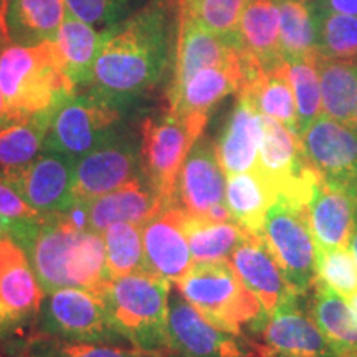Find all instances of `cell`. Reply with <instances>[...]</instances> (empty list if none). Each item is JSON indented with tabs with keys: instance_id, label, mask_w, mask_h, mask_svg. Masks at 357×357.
<instances>
[{
	"instance_id": "45",
	"label": "cell",
	"mask_w": 357,
	"mask_h": 357,
	"mask_svg": "<svg viewBox=\"0 0 357 357\" xmlns=\"http://www.w3.org/2000/svg\"><path fill=\"white\" fill-rule=\"evenodd\" d=\"M10 123H13V119L10 118V114H8L6 100H3L2 91H0V128L7 126V124H10Z\"/></svg>"
},
{
	"instance_id": "3",
	"label": "cell",
	"mask_w": 357,
	"mask_h": 357,
	"mask_svg": "<svg viewBox=\"0 0 357 357\" xmlns=\"http://www.w3.org/2000/svg\"><path fill=\"white\" fill-rule=\"evenodd\" d=\"M0 91L13 121L47 114L77 91L58 65L52 42L0 48Z\"/></svg>"
},
{
	"instance_id": "35",
	"label": "cell",
	"mask_w": 357,
	"mask_h": 357,
	"mask_svg": "<svg viewBox=\"0 0 357 357\" xmlns=\"http://www.w3.org/2000/svg\"><path fill=\"white\" fill-rule=\"evenodd\" d=\"M283 60L316 56V25L307 0H276Z\"/></svg>"
},
{
	"instance_id": "49",
	"label": "cell",
	"mask_w": 357,
	"mask_h": 357,
	"mask_svg": "<svg viewBox=\"0 0 357 357\" xmlns=\"http://www.w3.org/2000/svg\"><path fill=\"white\" fill-rule=\"evenodd\" d=\"M255 357H301V356H293V354H281V352H258Z\"/></svg>"
},
{
	"instance_id": "28",
	"label": "cell",
	"mask_w": 357,
	"mask_h": 357,
	"mask_svg": "<svg viewBox=\"0 0 357 357\" xmlns=\"http://www.w3.org/2000/svg\"><path fill=\"white\" fill-rule=\"evenodd\" d=\"M238 37L243 52L263 68H273L284 61L276 0H248L240 19Z\"/></svg>"
},
{
	"instance_id": "10",
	"label": "cell",
	"mask_w": 357,
	"mask_h": 357,
	"mask_svg": "<svg viewBox=\"0 0 357 357\" xmlns=\"http://www.w3.org/2000/svg\"><path fill=\"white\" fill-rule=\"evenodd\" d=\"M306 294L293 293L271 312H265L250 326L248 339L261 352H281L301 357H344L324 336L312 319L310 306L303 305Z\"/></svg>"
},
{
	"instance_id": "50",
	"label": "cell",
	"mask_w": 357,
	"mask_h": 357,
	"mask_svg": "<svg viewBox=\"0 0 357 357\" xmlns=\"http://www.w3.org/2000/svg\"><path fill=\"white\" fill-rule=\"evenodd\" d=\"M8 40H7V33H6V29H3V22H2V17H0V48L3 47V45H7Z\"/></svg>"
},
{
	"instance_id": "5",
	"label": "cell",
	"mask_w": 357,
	"mask_h": 357,
	"mask_svg": "<svg viewBox=\"0 0 357 357\" xmlns=\"http://www.w3.org/2000/svg\"><path fill=\"white\" fill-rule=\"evenodd\" d=\"M195 311L222 331L245 336L265 314L261 303L235 273L230 260L199 261L176 283Z\"/></svg>"
},
{
	"instance_id": "14",
	"label": "cell",
	"mask_w": 357,
	"mask_h": 357,
	"mask_svg": "<svg viewBox=\"0 0 357 357\" xmlns=\"http://www.w3.org/2000/svg\"><path fill=\"white\" fill-rule=\"evenodd\" d=\"M227 174L215 144L200 136L182 164L177 181V207L189 215L217 222L234 220L225 204Z\"/></svg>"
},
{
	"instance_id": "25",
	"label": "cell",
	"mask_w": 357,
	"mask_h": 357,
	"mask_svg": "<svg viewBox=\"0 0 357 357\" xmlns=\"http://www.w3.org/2000/svg\"><path fill=\"white\" fill-rule=\"evenodd\" d=\"M236 96L247 100L261 116L275 119L298 134V111L287 61L247 75Z\"/></svg>"
},
{
	"instance_id": "24",
	"label": "cell",
	"mask_w": 357,
	"mask_h": 357,
	"mask_svg": "<svg viewBox=\"0 0 357 357\" xmlns=\"http://www.w3.org/2000/svg\"><path fill=\"white\" fill-rule=\"evenodd\" d=\"M243 82V58L236 63L208 66L187 79L178 91L167 95L169 111L174 114H208L227 96L238 95Z\"/></svg>"
},
{
	"instance_id": "32",
	"label": "cell",
	"mask_w": 357,
	"mask_h": 357,
	"mask_svg": "<svg viewBox=\"0 0 357 357\" xmlns=\"http://www.w3.org/2000/svg\"><path fill=\"white\" fill-rule=\"evenodd\" d=\"M319 71L323 114L341 123H354L357 106V58L329 60L316 58Z\"/></svg>"
},
{
	"instance_id": "11",
	"label": "cell",
	"mask_w": 357,
	"mask_h": 357,
	"mask_svg": "<svg viewBox=\"0 0 357 357\" xmlns=\"http://www.w3.org/2000/svg\"><path fill=\"white\" fill-rule=\"evenodd\" d=\"M263 118V137L257 171L273 187L278 199L306 207L321 176L307 162L298 134L275 119Z\"/></svg>"
},
{
	"instance_id": "1",
	"label": "cell",
	"mask_w": 357,
	"mask_h": 357,
	"mask_svg": "<svg viewBox=\"0 0 357 357\" xmlns=\"http://www.w3.org/2000/svg\"><path fill=\"white\" fill-rule=\"evenodd\" d=\"M178 8L174 0H153L121 24L102 30L100 55L86 88L123 109L162 79L176 53Z\"/></svg>"
},
{
	"instance_id": "22",
	"label": "cell",
	"mask_w": 357,
	"mask_h": 357,
	"mask_svg": "<svg viewBox=\"0 0 357 357\" xmlns=\"http://www.w3.org/2000/svg\"><path fill=\"white\" fill-rule=\"evenodd\" d=\"M43 298L25 248L12 236L0 238V306L17 323L40 311Z\"/></svg>"
},
{
	"instance_id": "38",
	"label": "cell",
	"mask_w": 357,
	"mask_h": 357,
	"mask_svg": "<svg viewBox=\"0 0 357 357\" xmlns=\"http://www.w3.org/2000/svg\"><path fill=\"white\" fill-rule=\"evenodd\" d=\"M316 56L287 60L289 82H291L298 111V136L311 126L316 118L323 114V98H321L319 71Z\"/></svg>"
},
{
	"instance_id": "15",
	"label": "cell",
	"mask_w": 357,
	"mask_h": 357,
	"mask_svg": "<svg viewBox=\"0 0 357 357\" xmlns=\"http://www.w3.org/2000/svg\"><path fill=\"white\" fill-rule=\"evenodd\" d=\"M307 162L328 184L357 199V128L321 114L303 132Z\"/></svg>"
},
{
	"instance_id": "6",
	"label": "cell",
	"mask_w": 357,
	"mask_h": 357,
	"mask_svg": "<svg viewBox=\"0 0 357 357\" xmlns=\"http://www.w3.org/2000/svg\"><path fill=\"white\" fill-rule=\"evenodd\" d=\"M208 114H174L147 118L141 128L142 174L166 207L177 205V181L192 146L204 136Z\"/></svg>"
},
{
	"instance_id": "26",
	"label": "cell",
	"mask_w": 357,
	"mask_h": 357,
	"mask_svg": "<svg viewBox=\"0 0 357 357\" xmlns=\"http://www.w3.org/2000/svg\"><path fill=\"white\" fill-rule=\"evenodd\" d=\"M68 13L66 0H10L3 13L8 43L37 47L52 42Z\"/></svg>"
},
{
	"instance_id": "40",
	"label": "cell",
	"mask_w": 357,
	"mask_h": 357,
	"mask_svg": "<svg viewBox=\"0 0 357 357\" xmlns=\"http://www.w3.org/2000/svg\"><path fill=\"white\" fill-rule=\"evenodd\" d=\"M153 0H66L68 12L98 30H106L121 24Z\"/></svg>"
},
{
	"instance_id": "20",
	"label": "cell",
	"mask_w": 357,
	"mask_h": 357,
	"mask_svg": "<svg viewBox=\"0 0 357 357\" xmlns=\"http://www.w3.org/2000/svg\"><path fill=\"white\" fill-rule=\"evenodd\" d=\"M79 205L84 212V227L96 234H102L109 225L118 222L144 225L159 212L167 208L149 184H142L141 177Z\"/></svg>"
},
{
	"instance_id": "46",
	"label": "cell",
	"mask_w": 357,
	"mask_h": 357,
	"mask_svg": "<svg viewBox=\"0 0 357 357\" xmlns=\"http://www.w3.org/2000/svg\"><path fill=\"white\" fill-rule=\"evenodd\" d=\"M347 248H349L351 255L354 257V260L357 263V223H356L354 231H352V235H351V238H349V245H347Z\"/></svg>"
},
{
	"instance_id": "29",
	"label": "cell",
	"mask_w": 357,
	"mask_h": 357,
	"mask_svg": "<svg viewBox=\"0 0 357 357\" xmlns=\"http://www.w3.org/2000/svg\"><path fill=\"white\" fill-rule=\"evenodd\" d=\"M276 200L278 194L258 171L227 176L225 204L231 218L250 234L261 235L268 208Z\"/></svg>"
},
{
	"instance_id": "7",
	"label": "cell",
	"mask_w": 357,
	"mask_h": 357,
	"mask_svg": "<svg viewBox=\"0 0 357 357\" xmlns=\"http://www.w3.org/2000/svg\"><path fill=\"white\" fill-rule=\"evenodd\" d=\"M260 236L289 287L298 294L310 293L318 275L316 242L307 222L306 207L278 199L268 208Z\"/></svg>"
},
{
	"instance_id": "43",
	"label": "cell",
	"mask_w": 357,
	"mask_h": 357,
	"mask_svg": "<svg viewBox=\"0 0 357 357\" xmlns=\"http://www.w3.org/2000/svg\"><path fill=\"white\" fill-rule=\"evenodd\" d=\"M314 10L357 17V0H307Z\"/></svg>"
},
{
	"instance_id": "36",
	"label": "cell",
	"mask_w": 357,
	"mask_h": 357,
	"mask_svg": "<svg viewBox=\"0 0 357 357\" xmlns=\"http://www.w3.org/2000/svg\"><path fill=\"white\" fill-rule=\"evenodd\" d=\"M106 247V268L111 280L147 271L142 225L132 222H118L102 231Z\"/></svg>"
},
{
	"instance_id": "41",
	"label": "cell",
	"mask_w": 357,
	"mask_h": 357,
	"mask_svg": "<svg viewBox=\"0 0 357 357\" xmlns=\"http://www.w3.org/2000/svg\"><path fill=\"white\" fill-rule=\"evenodd\" d=\"M316 275L321 283L341 296L349 298L357 293V263L349 248L316 247Z\"/></svg>"
},
{
	"instance_id": "13",
	"label": "cell",
	"mask_w": 357,
	"mask_h": 357,
	"mask_svg": "<svg viewBox=\"0 0 357 357\" xmlns=\"http://www.w3.org/2000/svg\"><path fill=\"white\" fill-rule=\"evenodd\" d=\"M141 146L118 129L75 166V199L84 204L139 177Z\"/></svg>"
},
{
	"instance_id": "17",
	"label": "cell",
	"mask_w": 357,
	"mask_h": 357,
	"mask_svg": "<svg viewBox=\"0 0 357 357\" xmlns=\"http://www.w3.org/2000/svg\"><path fill=\"white\" fill-rule=\"evenodd\" d=\"M242 58L243 47L238 38L213 33L194 20L178 15L174 75L167 95L178 91L200 70L236 63Z\"/></svg>"
},
{
	"instance_id": "42",
	"label": "cell",
	"mask_w": 357,
	"mask_h": 357,
	"mask_svg": "<svg viewBox=\"0 0 357 357\" xmlns=\"http://www.w3.org/2000/svg\"><path fill=\"white\" fill-rule=\"evenodd\" d=\"M0 215L15 223L35 222L45 217L30 207L20 190L3 172L0 174Z\"/></svg>"
},
{
	"instance_id": "48",
	"label": "cell",
	"mask_w": 357,
	"mask_h": 357,
	"mask_svg": "<svg viewBox=\"0 0 357 357\" xmlns=\"http://www.w3.org/2000/svg\"><path fill=\"white\" fill-rule=\"evenodd\" d=\"M346 300H347V303H349V307H351L352 314H354V318L357 321V293H354L349 298H346Z\"/></svg>"
},
{
	"instance_id": "55",
	"label": "cell",
	"mask_w": 357,
	"mask_h": 357,
	"mask_svg": "<svg viewBox=\"0 0 357 357\" xmlns=\"http://www.w3.org/2000/svg\"><path fill=\"white\" fill-rule=\"evenodd\" d=\"M0 357H2V356H0Z\"/></svg>"
},
{
	"instance_id": "2",
	"label": "cell",
	"mask_w": 357,
	"mask_h": 357,
	"mask_svg": "<svg viewBox=\"0 0 357 357\" xmlns=\"http://www.w3.org/2000/svg\"><path fill=\"white\" fill-rule=\"evenodd\" d=\"M45 293L75 287L102 298L111 276L101 234L91 231L66 213L45 215L22 243Z\"/></svg>"
},
{
	"instance_id": "33",
	"label": "cell",
	"mask_w": 357,
	"mask_h": 357,
	"mask_svg": "<svg viewBox=\"0 0 357 357\" xmlns=\"http://www.w3.org/2000/svg\"><path fill=\"white\" fill-rule=\"evenodd\" d=\"M50 114H37L0 128V169L19 171L33 162L45 149Z\"/></svg>"
},
{
	"instance_id": "23",
	"label": "cell",
	"mask_w": 357,
	"mask_h": 357,
	"mask_svg": "<svg viewBox=\"0 0 357 357\" xmlns=\"http://www.w3.org/2000/svg\"><path fill=\"white\" fill-rule=\"evenodd\" d=\"M261 137V114L247 100L238 96L215 142L217 158L227 176L257 171Z\"/></svg>"
},
{
	"instance_id": "18",
	"label": "cell",
	"mask_w": 357,
	"mask_h": 357,
	"mask_svg": "<svg viewBox=\"0 0 357 357\" xmlns=\"http://www.w3.org/2000/svg\"><path fill=\"white\" fill-rule=\"evenodd\" d=\"M184 218L185 212L172 205L142 225L147 271L174 284L194 266V257L184 230Z\"/></svg>"
},
{
	"instance_id": "16",
	"label": "cell",
	"mask_w": 357,
	"mask_h": 357,
	"mask_svg": "<svg viewBox=\"0 0 357 357\" xmlns=\"http://www.w3.org/2000/svg\"><path fill=\"white\" fill-rule=\"evenodd\" d=\"M75 166L70 158L43 149L33 162L19 171L3 172L40 215L66 213L77 205Z\"/></svg>"
},
{
	"instance_id": "21",
	"label": "cell",
	"mask_w": 357,
	"mask_h": 357,
	"mask_svg": "<svg viewBox=\"0 0 357 357\" xmlns=\"http://www.w3.org/2000/svg\"><path fill=\"white\" fill-rule=\"evenodd\" d=\"M229 260L240 281L255 294L265 312H271L284 298L296 293L288 284L261 236H248L235 248Z\"/></svg>"
},
{
	"instance_id": "54",
	"label": "cell",
	"mask_w": 357,
	"mask_h": 357,
	"mask_svg": "<svg viewBox=\"0 0 357 357\" xmlns=\"http://www.w3.org/2000/svg\"><path fill=\"white\" fill-rule=\"evenodd\" d=\"M169 357H176V356H172V354H169Z\"/></svg>"
},
{
	"instance_id": "53",
	"label": "cell",
	"mask_w": 357,
	"mask_h": 357,
	"mask_svg": "<svg viewBox=\"0 0 357 357\" xmlns=\"http://www.w3.org/2000/svg\"><path fill=\"white\" fill-rule=\"evenodd\" d=\"M344 357H357V352H351V354H344Z\"/></svg>"
},
{
	"instance_id": "27",
	"label": "cell",
	"mask_w": 357,
	"mask_h": 357,
	"mask_svg": "<svg viewBox=\"0 0 357 357\" xmlns=\"http://www.w3.org/2000/svg\"><path fill=\"white\" fill-rule=\"evenodd\" d=\"M102 43V30L68 13L52 40L53 52L63 73L75 88L88 86Z\"/></svg>"
},
{
	"instance_id": "12",
	"label": "cell",
	"mask_w": 357,
	"mask_h": 357,
	"mask_svg": "<svg viewBox=\"0 0 357 357\" xmlns=\"http://www.w3.org/2000/svg\"><path fill=\"white\" fill-rule=\"evenodd\" d=\"M169 354L176 357H255L252 339L222 331L205 321L178 289L169 298Z\"/></svg>"
},
{
	"instance_id": "9",
	"label": "cell",
	"mask_w": 357,
	"mask_h": 357,
	"mask_svg": "<svg viewBox=\"0 0 357 357\" xmlns=\"http://www.w3.org/2000/svg\"><path fill=\"white\" fill-rule=\"evenodd\" d=\"M40 306V333L82 342H126L111 324L101 296L83 288L65 287L45 293Z\"/></svg>"
},
{
	"instance_id": "37",
	"label": "cell",
	"mask_w": 357,
	"mask_h": 357,
	"mask_svg": "<svg viewBox=\"0 0 357 357\" xmlns=\"http://www.w3.org/2000/svg\"><path fill=\"white\" fill-rule=\"evenodd\" d=\"M316 55L329 60L357 58V17L314 10Z\"/></svg>"
},
{
	"instance_id": "52",
	"label": "cell",
	"mask_w": 357,
	"mask_h": 357,
	"mask_svg": "<svg viewBox=\"0 0 357 357\" xmlns=\"http://www.w3.org/2000/svg\"><path fill=\"white\" fill-rule=\"evenodd\" d=\"M352 124H354V126L357 128V106H356V114H354V123H352Z\"/></svg>"
},
{
	"instance_id": "44",
	"label": "cell",
	"mask_w": 357,
	"mask_h": 357,
	"mask_svg": "<svg viewBox=\"0 0 357 357\" xmlns=\"http://www.w3.org/2000/svg\"><path fill=\"white\" fill-rule=\"evenodd\" d=\"M15 222L8 220L3 215H0V238H6V236H12L13 230H15Z\"/></svg>"
},
{
	"instance_id": "47",
	"label": "cell",
	"mask_w": 357,
	"mask_h": 357,
	"mask_svg": "<svg viewBox=\"0 0 357 357\" xmlns=\"http://www.w3.org/2000/svg\"><path fill=\"white\" fill-rule=\"evenodd\" d=\"M12 323H15V321H13L10 316H8V312L3 310L2 306H0V333H2L3 329H6L7 326L12 324Z\"/></svg>"
},
{
	"instance_id": "34",
	"label": "cell",
	"mask_w": 357,
	"mask_h": 357,
	"mask_svg": "<svg viewBox=\"0 0 357 357\" xmlns=\"http://www.w3.org/2000/svg\"><path fill=\"white\" fill-rule=\"evenodd\" d=\"M20 357H169V352L105 342L66 341L38 333L25 342Z\"/></svg>"
},
{
	"instance_id": "51",
	"label": "cell",
	"mask_w": 357,
	"mask_h": 357,
	"mask_svg": "<svg viewBox=\"0 0 357 357\" xmlns=\"http://www.w3.org/2000/svg\"><path fill=\"white\" fill-rule=\"evenodd\" d=\"M8 3H10V0H0V17H2V22H3V13H6ZM3 29H6V26H3Z\"/></svg>"
},
{
	"instance_id": "39",
	"label": "cell",
	"mask_w": 357,
	"mask_h": 357,
	"mask_svg": "<svg viewBox=\"0 0 357 357\" xmlns=\"http://www.w3.org/2000/svg\"><path fill=\"white\" fill-rule=\"evenodd\" d=\"M248 0H177L178 15L223 37L238 38V25Z\"/></svg>"
},
{
	"instance_id": "4",
	"label": "cell",
	"mask_w": 357,
	"mask_h": 357,
	"mask_svg": "<svg viewBox=\"0 0 357 357\" xmlns=\"http://www.w3.org/2000/svg\"><path fill=\"white\" fill-rule=\"evenodd\" d=\"M172 283L149 271L109 281L102 300L111 324L129 346L169 352V298Z\"/></svg>"
},
{
	"instance_id": "19",
	"label": "cell",
	"mask_w": 357,
	"mask_h": 357,
	"mask_svg": "<svg viewBox=\"0 0 357 357\" xmlns=\"http://www.w3.org/2000/svg\"><path fill=\"white\" fill-rule=\"evenodd\" d=\"M306 213L316 247L347 248L357 223L356 197L321 177L312 187Z\"/></svg>"
},
{
	"instance_id": "31",
	"label": "cell",
	"mask_w": 357,
	"mask_h": 357,
	"mask_svg": "<svg viewBox=\"0 0 357 357\" xmlns=\"http://www.w3.org/2000/svg\"><path fill=\"white\" fill-rule=\"evenodd\" d=\"M184 230L194 263L229 260L235 248L253 235L235 220L217 222L189 213H185Z\"/></svg>"
},
{
	"instance_id": "30",
	"label": "cell",
	"mask_w": 357,
	"mask_h": 357,
	"mask_svg": "<svg viewBox=\"0 0 357 357\" xmlns=\"http://www.w3.org/2000/svg\"><path fill=\"white\" fill-rule=\"evenodd\" d=\"M310 294V312L324 336L342 354L357 352V321L346 298L319 280H316Z\"/></svg>"
},
{
	"instance_id": "8",
	"label": "cell",
	"mask_w": 357,
	"mask_h": 357,
	"mask_svg": "<svg viewBox=\"0 0 357 357\" xmlns=\"http://www.w3.org/2000/svg\"><path fill=\"white\" fill-rule=\"evenodd\" d=\"M121 109L91 91L71 93L50 114L45 149L65 154L75 164L118 129Z\"/></svg>"
}]
</instances>
